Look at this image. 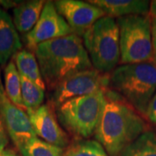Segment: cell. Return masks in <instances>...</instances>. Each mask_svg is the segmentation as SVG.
<instances>
[{"instance_id": "cell-24", "label": "cell", "mask_w": 156, "mask_h": 156, "mask_svg": "<svg viewBox=\"0 0 156 156\" xmlns=\"http://www.w3.org/2000/svg\"><path fill=\"white\" fill-rule=\"evenodd\" d=\"M149 15L153 18H156V0L150 2V9H149Z\"/></svg>"}, {"instance_id": "cell-13", "label": "cell", "mask_w": 156, "mask_h": 156, "mask_svg": "<svg viewBox=\"0 0 156 156\" xmlns=\"http://www.w3.org/2000/svg\"><path fill=\"white\" fill-rule=\"evenodd\" d=\"M90 4L97 6L105 16L115 18L149 14L150 2L145 0H90Z\"/></svg>"}, {"instance_id": "cell-19", "label": "cell", "mask_w": 156, "mask_h": 156, "mask_svg": "<svg viewBox=\"0 0 156 156\" xmlns=\"http://www.w3.org/2000/svg\"><path fill=\"white\" fill-rule=\"evenodd\" d=\"M21 76L22 100L26 110H35L43 105L44 101V89L40 88L26 77Z\"/></svg>"}, {"instance_id": "cell-18", "label": "cell", "mask_w": 156, "mask_h": 156, "mask_svg": "<svg viewBox=\"0 0 156 156\" xmlns=\"http://www.w3.org/2000/svg\"><path fill=\"white\" fill-rule=\"evenodd\" d=\"M64 156H109L96 140L74 139L64 150Z\"/></svg>"}, {"instance_id": "cell-1", "label": "cell", "mask_w": 156, "mask_h": 156, "mask_svg": "<svg viewBox=\"0 0 156 156\" xmlns=\"http://www.w3.org/2000/svg\"><path fill=\"white\" fill-rule=\"evenodd\" d=\"M148 129L144 117L121 95L107 89L102 115L94 135L108 155L118 156Z\"/></svg>"}, {"instance_id": "cell-17", "label": "cell", "mask_w": 156, "mask_h": 156, "mask_svg": "<svg viewBox=\"0 0 156 156\" xmlns=\"http://www.w3.org/2000/svg\"><path fill=\"white\" fill-rule=\"evenodd\" d=\"M118 156H156V132L152 129L147 130Z\"/></svg>"}, {"instance_id": "cell-11", "label": "cell", "mask_w": 156, "mask_h": 156, "mask_svg": "<svg viewBox=\"0 0 156 156\" xmlns=\"http://www.w3.org/2000/svg\"><path fill=\"white\" fill-rule=\"evenodd\" d=\"M36 135L52 145L66 149L70 143L69 136L59 123L54 108L43 104L35 110H26Z\"/></svg>"}, {"instance_id": "cell-23", "label": "cell", "mask_w": 156, "mask_h": 156, "mask_svg": "<svg viewBox=\"0 0 156 156\" xmlns=\"http://www.w3.org/2000/svg\"><path fill=\"white\" fill-rule=\"evenodd\" d=\"M152 25H153V27H152V37H153V59H152V62L156 65V18H153Z\"/></svg>"}, {"instance_id": "cell-5", "label": "cell", "mask_w": 156, "mask_h": 156, "mask_svg": "<svg viewBox=\"0 0 156 156\" xmlns=\"http://www.w3.org/2000/svg\"><path fill=\"white\" fill-rule=\"evenodd\" d=\"M83 44L92 66L98 71L109 74L121 60L120 30L116 19L101 17L83 35Z\"/></svg>"}, {"instance_id": "cell-2", "label": "cell", "mask_w": 156, "mask_h": 156, "mask_svg": "<svg viewBox=\"0 0 156 156\" xmlns=\"http://www.w3.org/2000/svg\"><path fill=\"white\" fill-rule=\"evenodd\" d=\"M33 51L45 86L50 89L76 73L93 69L83 41L76 34L42 43Z\"/></svg>"}, {"instance_id": "cell-4", "label": "cell", "mask_w": 156, "mask_h": 156, "mask_svg": "<svg viewBox=\"0 0 156 156\" xmlns=\"http://www.w3.org/2000/svg\"><path fill=\"white\" fill-rule=\"evenodd\" d=\"M106 90L73 98L56 108L58 122L74 139H89L95 134L105 105Z\"/></svg>"}, {"instance_id": "cell-20", "label": "cell", "mask_w": 156, "mask_h": 156, "mask_svg": "<svg viewBox=\"0 0 156 156\" xmlns=\"http://www.w3.org/2000/svg\"><path fill=\"white\" fill-rule=\"evenodd\" d=\"M23 156H64V149L48 143L37 136L30 139L19 149Z\"/></svg>"}, {"instance_id": "cell-8", "label": "cell", "mask_w": 156, "mask_h": 156, "mask_svg": "<svg viewBox=\"0 0 156 156\" xmlns=\"http://www.w3.org/2000/svg\"><path fill=\"white\" fill-rule=\"evenodd\" d=\"M73 34L65 19L58 13L54 2H45L38 21L25 35L24 41L30 50H34L40 44Z\"/></svg>"}, {"instance_id": "cell-10", "label": "cell", "mask_w": 156, "mask_h": 156, "mask_svg": "<svg viewBox=\"0 0 156 156\" xmlns=\"http://www.w3.org/2000/svg\"><path fill=\"white\" fill-rule=\"evenodd\" d=\"M54 5L58 13L65 19L73 34L83 37L96 21L105 17L104 12L89 2L79 0H57Z\"/></svg>"}, {"instance_id": "cell-21", "label": "cell", "mask_w": 156, "mask_h": 156, "mask_svg": "<svg viewBox=\"0 0 156 156\" xmlns=\"http://www.w3.org/2000/svg\"><path fill=\"white\" fill-rule=\"evenodd\" d=\"M8 142H9V135L4 122V119L0 112V154L5 149Z\"/></svg>"}, {"instance_id": "cell-6", "label": "cell", "mask_w": 156, "mask_h": 156, "mask_svg": "<svg viewBox=\"0 0 156 156\" xmlns=\"http://www.w3.org/2000/svg\"><path fill=\"white\" fill-rule=\"evenodd\" d=\"M152 20L149 14L117 18L122 65L152 62Z\"/></svg>"}, {"instance_id": "cell-22", "label": "cell", "mask_w": 156, "mask_h": 156, "mask_svg": "<svg viewBox=\"0 0 156 156\" xmlns=\"http://www.w3.org/2000/svg\"><path fill=\"white\" fill-rule=\"evenodd\" d=\"M145 118H147L150 122L156 125V94L154 95L148 105Z\"/></svg>"}, {"instance_id": "cell-14", "label": "cell", "mask_w": 156, "mask_h": 156, "mask_svg": "<svg viewBox=\"0 0 156 156\" xmlns=\"http://www.w3.org/2000/svg\"><path fill=\"white\" fill-rule=\"evenodd\" d=\"M45 2L43 0L26 1L13 9V23L17 31L29 33L38 21Z\"/></svg>"}, {"instance_id": "cell-12", "label": "cell", "mask_w": 156, "mask_h": 156, "mask_svg": "<svg viewBox=\"0 0 156 156\" xmlns=\"http://www.w3.org/2000/svg\"><path fill=\"white\" fill-rule=\"evenodd\" d=\"M22 49V43L13 19L0 9V66H6L12 56Z\"/></svg>"}, {"instance_id": "cell-15", "label": "cell", "mask_w": 156, "mask_h": 156, "mask_svg": "<svg viewBox=\"0 0 156 156\" xmlns=\"http://www.w3.org/2000/svg\"><path fill=\"white\" fill-rule=\"evenodd\" d=\"M13 61L20 76L26 77L40 88L45 89V83L41 75L38 62L34 53L30 50H21L14 56Z\"/></svg>"}, {"instance_id": "cell-3", "label": "cell", "mask_w": 156, "mask_h": 156, "mask_svg": "<svg viewBox=\"0 0 156 156\" xmlns=\"http://www.w3.org/2000/svg\"><path fill=\"white\" fill-rule=\"evenodd\" d=\"M108 89L121 95L145 118L156 94V65L147 62L116 67L109 74Z\"/></svg>"}, {"instance_id": "cell-16", "label": "cell", "mask_w": 156, "mask_h": 156, "mask_svg": "<svg viewBox=\"0 0 156 156\" xmlns=\"http://www.w3.org/2000/svg\"><path fill=\"white\" fill-rule=\"evenodd\" d=\"M4 88L8 98L19 108L25 109L22 100L21 76L13 60L7 63L4 70Z\"/></svg>"}, {"instance_id": "cell-9", "label": "cell", "mask_w": 156, "mask_h": 156, "mask_svg": "<svg viewBox=\"0 0 156 156\" xmlns=\"http://www.w3.org/2000/svg\"><path fill=\"white\" fill-rule=\"evenodd\" d=\"M0 112L4 119L8 135L18 150L37 135L27 113L19 108L6 95L0 76Z\"/></svg>"}, {"instance_id": "cell-25", "label": "cell", "mask_w": 156, "mask_h": 156, "mask_svg": "<svg viewBox=\"0 0 156 156\" xmlns=\"http://www.w3.org/2000/svg\"><path fill=\"white\" fill-rule=\"evenodd\" d=\"M0 156H17L14 152H12L11 150H7V149H5L3 151L1 154H0Z\"/></svg>"}, {"instance_id": "cell-7", "label": "cell", "mask_w": 156, "mask_h": 156, "mask_svg": "<svg viewBox=\"0 0 156 156\" xmlns=\"http://www.w3.org/2000/svg\"><path fill=\"white\" fill-rule=\"evenodd\" d=\"M108 83L109 74L101 73L94 68L76 73L53 89L50 104L56 108L70 99L108 89Z\"/></svg>"}]
</instances>
